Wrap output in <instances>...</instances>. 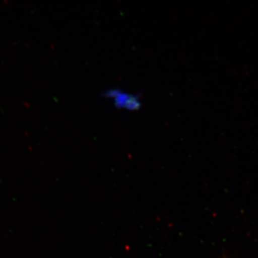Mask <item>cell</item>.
Wrapping results in <instances>:
<instances>
[{
    "label": "cell",
    "mask_w": 258,
    "mask_h": 258,
    "mask_svg": "<svg viewBox=\"0 0 258 258\" xmlns=\"http://www.w3.org/2000/svg\"><path fill=\"white\" fill-rule=\"evenodd\" d=\"M104 96L113 98L115 106L130 111L138 110L142 106L138 95L129 94L116 88L107 91L104 93Z\"/></svg>",
    "instance_id": "6da1fadb"
}]
</instances>
